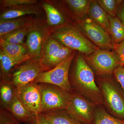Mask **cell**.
I'll list each match as a JSON object with an SVG mask.
<instances>
[{"instance_id":"1","label":"cell","mask_w":124,"mask_h":124,"mask_svg":"<svg viewBox=\"0 0 124 124\" xmlns=\"http://www.w3.org/2000/svg\"><path fill=\"white\" fill-rule=\"evenodd\" d=\"M73 90L80 93L95 105L104 102L100 88L94 79L93 70L81 54L77 56L71 76L69 78Z\"/></svg>"},{"instance_id":"2","label":"cell","mask_w":124,"mask_h":124,"mask_svg":"<svg viewBox=\"0 0 124 124\" xmlns=\"http://www.w3.org/2000/svg\"><path fill=\"white\" fill-rule=\"evenodd\" d=\"M51 36L64 46L88 55L99 49L75 27L63 26L54 31Z\"/></svg>"},{"instance_id":"3","label":"cell","mask_w":124,"mask_h":124,"mask_svg":"<svg viewBox=\"0 0 124 124\" xmlns=\"http://www.w3.org/2000/svg\"><path fill=\"white\" fill-rule=\"evenodd\" d=\"M104 102L109 110L117 118L124 120V91L119 84L108 78L99 80Z\"/></svg>"},{"instance_id":"4","label":"cell","mask_w":124,"mask_h":124,"mask_svg":"<svg viewBox=\"0 0 124 124\" xmlns=\"http://www.w3.org/2000/svg\"><path fill=\"white\" fill-rule=\"evenodd\" d=\"M40 91L42 113L65 110L69 105L71 93L54 85L38 84Z\"/></svg>"},{"instance_id":"5","label":"cell","mask_w":124,"mask_h":124,"mask_svg":"<svg viewBox=\"0 0 124 124\" xmlns=\"http://www.w3.org/2000/svg\"><path fill=\"white\" fill-rule=\"evenodd\" d=\"M74 51L70 56L55 67L49 71L40 73L33 82L54 85L60 87L70 93L74 91L69 81V69L75 57Z\"/></svg>"},{"instance_id":"6","label":"cell","mask_w":124,"mask_h":124,"mask_svg":"<svg viewBox=\"0 0 124 124\" xmlns=\"http://www.w3.org/2000/svg\"><path fill=\"white\" fill-rule=\"evenodd\" d=\"M85 59L91 69L99 76L110 75L116 68L122 66L115 51L108 50L98 49L85 55Z\"/></svg>"},{"instance_id":"7","label":"cell","mask_w":124,"mask_h":124,"mask_svg":"<svg viewBox=\"0 0 124 124\" xmlns=\"http://www.w3.org/2000/svg\"><path fill=\"white\" fill-rule=\"evenodd\" d=\"M95 104L80 93L74 91L71 93L70 101L66 111L70 116L83 124H93Z\"/></svg>"},{"instance_id":"8","label":"cell","mask_w":124,"mask_h":124,"mask_svg":"<svg viewBox=\"0 0 124 124\" xmlns=\"http://www.w3.org/2000/svg\"><path fill=\"white\" fill-rule=\"evenodd\" d=\"M50 70L42 64L40 58L31 59L18 67L10 80L15 86L23 85L33 82L40 73Z\"/></svg>"},{"instance_id":"9","label":"cell","mask_w":124,"mask_h":124,"mask_svg":"<svg viewBox=\"0 0 124 124\" xmlns=\"http://www.w3.org/2000/svg\"><path fill=\"white\" fill-rule=\"evenodd\" d=\"M15 87L16 97L27 109L36 115L42 113L41 95L38 84L33 82Z\"/></svg>"},{"instance_id":"10","label":"cell","mask_w":124,"mask_h":124,"mask_svg":"<svg viewBox=\"0 0 124 124\" xmlns=\"http://www.w3.org/2000/svg\"><path fill=\"white\" fill-rule=\"evenodd\" d=\"M80 24L86 36L97 47L108 50H114L116 44L110 35L91 19L80 20Z\"/></svg>"},{"instance_id":"11","label":"cell","mask_w":124,"mask_h":124,"mask_svg":"<svg viewBox=\"0 0 124 124\" xmlns=\"http://www.w3.org/2000/svg\"><path fill=\"white\" fill-rule=\"evenodd\" d=\"M35 58L32 55L27 54L21 57H15L6 54L1 49L0 51L1 80L8 78L11 69L22 63Z\"/></svg>"},{"instance_id":"12","label":"cell","mask_w":124,"mask_h":124,"mask_svg":"<svg viewBox=\"0 0 124 124\" xmlns=\"http://www.w3.org/2000/svg\"><path fill=\"white\" fill-rule=\"evenodd\" d=\"M8 111L21 122L28 124H35L36 115L23 106L16 96Z\"/></svg>"},{"instance_id":"13","label":"cell","mask_w":124,"mask_h":124,"mask_svg":"<svg viewBox=\"0 0 124 124\" xmlns=\"http://www.w3.org/2000/svg\"><path fill=\"white\" fill-rule=\"evenodd\" d=\"M39 29H36V26L27 36L26 45L28 53L35 58H40L42 45L43 33Z\"/></svg>"},{"instance_id":"14","label":"cell","mask_w":124,"mask_h":124,"mask_svg":"<svg viewBox=\"0 0 124 124\" xmlns=\"http://www.w3.org/2000/svg\"><path fill=\"white\" fill-rule=\"evenodd\" d=\"M88 15L91 19L110 34L108 15L98 4L97 0L92 1Z\"/></svg>"},{"instance_id":"15","label":"cell","mask_w":124,"mask_h":124,"mask_svg":"<svg viewBox=\"0 0 124 124\" xmlns=\"http://www.w3.org/2000/svg\"><path fill=\"white\" fill-rule=\"evenodd\" d=\"M16 96L15 86L10 79H1L0 84V99L2 107L8 111Z\"/></svg>"},{"instance_id":"16","label":"cell","mask_w":124,"mask_h":124,"mask_svg":"<svg viewBox=\"0 0 124 124\" xmlns=\"http://www.w3.org/2000/svg\"><path fill=\"white\" fill-rule=\"evenodd\" d=\"M34 23L30 17H20L14 19L0 20V36L26 26Z\"/></svg>"},{"instance_id":"17","label":"cell","mask_w":124,"mask_h":124,"mask_svg":"<svg viewBox=\"0 0 124 124\" xmlns=\"http://www.w3.org/2000/svg\"><path fill=\"white\" fill-rule=\"evenodd\" d=\"M37 8L32 6H23L12 7L6 10L0 14V20H7L22 17L28 14L37 15L39 14Z\"/></svg>"},{"instance_id":"18","label":"cell","mask_w":124,"mask_h":124,"mask_svg":"<svg viewBox=\"0 0 124 124\" xmlns=\"http://www.w3.org/2000/svg\"><path fill=\"white\" fill-rule=\"evenodd\" d=\"M35 24L34 22L26 26L16 29L5 34L0 37V39L11 44L25 45L23 42L24 37L35 26Z\"/></svg>"},{"instance_id":"19","label":"cell","mask_w":124,"mask_h":124,"mask_svg":"<svg viewBox=\"0 0 124 124\" xmlns=\"http://www.w3.org/2000/svg\"><path fill=\"white\" fill-rule=\"evenodd\" d=\"M74 51L64 46L50 57L41 60L44 66L51 69L66 60L70 56Z\"/></svg>"},{"instance_id":"20","label":"cell","mask_w":124,"mask_h":124,"mask_svg":"<svg viewBox=\"0 0 124 124\" xmlns=\"http://www.w3.org/2000/svg\"><path fill=\"white\" fill-rule=\"evenodd\" d=\"M110 23V35L115 44L124 40V24L118 17L108 15Z\"/></svg>"},{"instance_id":"21","label":"cell","mask_w":124,"mask_h":124,"mask_svg":"<svg viewBox=\"0 0 124 124\" xmlns=\"http://www.w3.org/2000/svg\"><path fill=\"white\" fill-rule=\"evenodd\" d=\"M0 45L5 53L11 57H17L29 54L25 45L11 44L0 39Z\"/></svg>"},{"instance_id":"22","label":"cell","mask_w":124,"mask_h":124,"mask_svg":"<svg viewBox=\"0 0 124 124\" xmlns=\"http://www.w3.org/2000/svg\"><path fill=\"white\" fill-rule=\"evenodd\" d=\"M42 7L46 13L47 22L49 25L58 26L65 22L63 16L52 5L48 3H44L42 4Z\"/></svg>"},{"instance_id":"23","label":"cell","mask_w":124,"mask_h":124,"mask_svg":"<svg viewBox=\"0 0 124 124\" xmlns=\"http://www.w3.org/2000/svg\"><path fill=\"white\" fill-rule=\"evenodd\" d=\"M44 114L54 124H83L70 116L65 110Z\"/></svg>"},{"instance_id":"24","label":"cell","mask_w":124,"mask_h":124,"mask_svg":"<svg viewBox=\"0 0 124 124\" xmlns=\"http://www.w3.org/2000/svg\"><path fill=\"white\" fill-rule=\"evenodd\" d=\"M93 124H124V120L110 115L102 107L95 109Z\"/></svg>"},{"instance_id":"25","label":"cell","mask_w":124,"mask_h":124,"mask_svg":"<svg viewBox=\"0 0 124 124\" xmlns=\"http://www.w3.org/2000/svg\"><path fill=\"white\" fill-rule=\"evenodd\" d=\"M92 0H67L65 1L76 15L83 17L88 15Z\"/></svg>"},{"instance_id":"26","label":"cell","mask_w":124,"mask_h":124,"mask_svg":"<svg viewBox=\"0 0 124 124\" xmlns=\"http://www.w3.org/2000/svg\"><path fill=\"white\" fill-rule=\"evenodd\" d=\"M64 46L51 36L49 37L46 40L43 45L41 55V60H44L50 57Z\"/></svg>"},{"instance_id":"27","label":"cell","mask_w":124,"mask_h":124,"mask_svg":"<svg viewBox=\"0 0 124 124\" xmlns=\"http://www.w3.org/2000/svg\"><path fill=\"white\" fill-rule=\"evenodd\" d=\"M97 1L98 4L106 12L108 15L113 17L117 16L119 8L124 1L122 0H99Z\"/></svg>"},{"instance_id":"28","label":"cell","mask_w":124,"mask_h":124,"mask_svg":"<svg viewBox=\"0 0 124 124\" xmlns=\"http://www.w3.org/2000/svg\"><path fill=\"white\" fill-rule=\"evenodd\" d=\"M37 2L36 0H0V4L2 7L11 8L23 6H32Z\"/></svg>"},{"instance_id":"29","label":"cell","mask_w":124,"mask_h":124,"mask_svg":"<svg viewBox=\"0 0 124 124\" xmlns=\"http://www.w3.org/2000/svg\"><path fill=\"white\" fill-rule=\"evenodd\" d=\"M113 74L116 80L124 91V66H120L116 68Z\"/></svg>"},{"instance_id":"30","label":"cell","mask_w":124,"mask_h":124,"mask_svg":"<svg viewBox=\"0 0 124 124\" xmlns=\"http://www.w3.org/2000/svg\"><path fill=\"white\" fill-rule=\"evenodd\" d=\"M115 52L119 59L122 66H124V40L115 44Z\"/></svg>"},{"instance_id":"31","label":"cell","mask_w":124,"mask_h":124,"mask_svg":"<svg viewBox=\"0 0 124 124\" xmlns=\"http://www.w3.org/2000/svg\"><path fill=\"white\" fill-rule=\"evenodd\" d=\"M35 124H54L45 114L40 113L36 115Z\"/></svg>"},{"instance_id":"32","label":"cell","mask_w":124,"mask_h":124,"mask_svg":"<svg viewBox=\"0 0 124 124\" xmlns=\"http://www.w3.org/2000/svg\"><path fill=\"white\" fill-rule=\"evenodd\" d=\"M117 17L119 18L124 24V1L122 2L119 8L117 11Z\"/></svg>"},{"instance_id":"33","label":"cell","mask_w":124,"mask_h":124,"mask_svg":"<svg viewBox=\"0 0 124 124\" xmlns=\"http://www.w3.org/2000/svg\"><path fill=\"white\" fill-rule=\"evenodd\" d=\"M0 122L4 123L5 124H13L10 122L7 119H5L3 116H0Z\"/></svg>"},{"instance_id":"34","label":"cell","mask_w":124,"mask_h":124,"mask_svg":"<svg viewBox=\"0 0 124 124\" xmlns=\"http://www.w3.org/2000/svg\"><path fill=\"white\" fill-rule=\"evenodd\" d=\"M0 124H4V123H3V122H0Z\"/></svg>"}]
</instances>
